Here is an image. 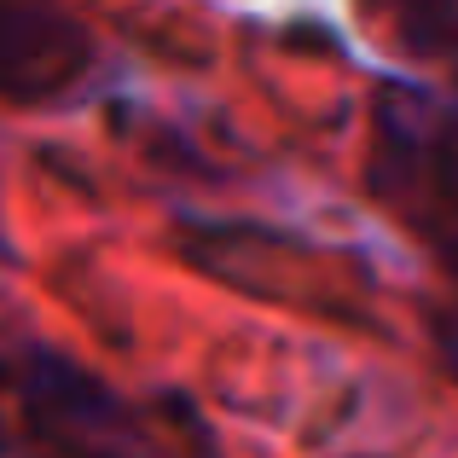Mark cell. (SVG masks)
Masks as SVG:
<instances>
[{"instance_id": "cell-2", "label": "cell", "mask_w": 458, "mask_h": 458, "mask_svg": "<svg viewBox=\"0 0 458 458\" xmlns=\"http://www.w3.org/2000/svg\"><path fill=\"white\" fill-rule=\"evenodd\" d=\"M377 6L394 12V18H401V12H406V18H418V12H441L447 0H377Z\"/></svg>"}, {"instance_id": "cell-1", "label": "cell", "mask_w": 458, "mask_h": 458, "mask_svg": "<svg viewBox=\"0 0 458 458\" xmlns=\"http://www.w3.org/2000/svg\"><path fill=\"white\" fill-rule=\"evenodd\" d=\"M93 64V41L70 12L41 0H0V99L41 105L76 88Z\"/></svg>"}]
</instances>
